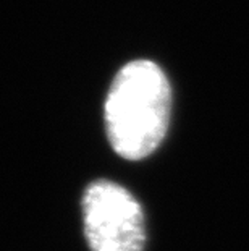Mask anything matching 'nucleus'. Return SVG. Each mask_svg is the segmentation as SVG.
<instances>
[{"instance_id": "f03ea898", "label": "nucleus", "mask_w": 249, "mask_h": 251, "mask_svg": "<svg viewBox=\"0 0 249 251\" xmlns=\"http://www.w3.org/2000/svg\"><path fill=\"white\" fill-rule=\"evenodd\" d=\"M84 233L92 251H142L144 216L137 200L121 185L96 180L83 196Z\"/></svg>"}, {"instance_id": "f257e3e1", "label": "nucleus", "mask_w": 249, "mask_h": 251, "mask_svg": "<svg viewBox=\"0 0 249 251\" xmlns=\"http://www.w3.org/2000/svg\"><path fill=\"white\" fill-rule=\"evenodd\" d=\"M172 112V88L162 68L133 60L116 73L105 100V126L113 151L141 161L163 141Z\"/></svg>"}]
</instances>
